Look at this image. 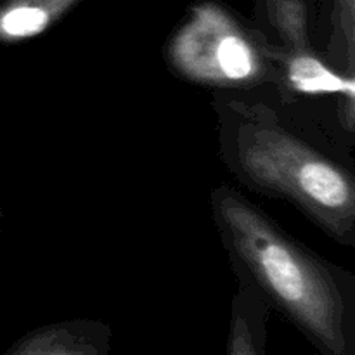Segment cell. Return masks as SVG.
<instances>
[{"mask_svg": "<svg viewBox=\"0 0 355 355\" xmlns=\"http://www.w3.org/2000/svg\"><path fill=\"white\" fill-rule=\"evenodd\" d=\"M270 309L246 284L239 283L232 300L229 355H262L266 352V322Z\"/></svg>", "mask_w": 355, "mask_h": 355, "instance_id": "ba28073f", "label": "cell"}, {"mask_svg": "<svg viewBox=\"0 0 355 355\" xmlns=\"http://www.w3.org/2000/svg\"><path fill=\"white\" fill-rule=\"evenodd\" d=\"M110 349L107 326L90 321H69L33 329L9 354L16 355H103Z\"/></svg>", "mask_w": 355, "mask_h": 355, "instance_id": "277c9868", "label": "cell"}, {"mask_svg": "<svg viewBox=\"0 0 355 355\" xmlns=\"http://www.w3.org/2000/svg\"><path fill=\"white\" fill-rule=\"evenodd\" d=\"M214 110L218 156L243 186L290 203L354 248L355 170L343 130L274 83L215 90Z\"/></svg>", "mask_w": 355, "mask_h": 355, "instance_id": "6da1fadb", "label": "cell"}, {"mask_svg": "<svg viewBox=\"0 0 355 355\" xmlns=\"http://www.w3.org/2000/svg\"><path fill=\"white\" fill-rule=\"evenodd\" d=\"M312 47L336 69L355 76V0H321Z\"/></svg>", "mask_w": 355, "mask_h": 355, "instance_id": "5b68a950", "label": "cell"}, {"mask_svg": "<svg viewBox=\"0 0 355 355\" xmlns=\"http://www.w3.org/2000/svg\"><path fill=\"white\" fill-rule=\"evenodd\" d=\"M314 0H257L255 24L281 52L311 51Z\"/></svg>", "mask_w": 355, "mask_h": 355, "instance_id": "8992f818", "label": "cell"}, {"mask_svg": "<svg viewBox=\"0 0 355 355\" xmlns=\"http://www.w3.org/2000/svg\"><path fill=\"white\" fill-rule=\"evenodd\" d=\"M211 215L239 283L324 355L355 354V277L284 231L227 184L211 191Z\"/></svg>", "mask_w": 355, "mask_h": 355, "instance_id": "7a4b0ae2", "label": "cell"}, {"mask_svg": "<svg viewBox=\"0 0 355 355\" xmlns=\"http://www.w3.org/2000/svg\"><path fill=\"white\" fill-rule=\"evenodd\" d=\"M163 58L186 82L239 90L276 82L279 51L255 21L220 0H198L168 37Z\"/></svg>", "mask_w": 355, "mask_h": 355, "instance_id": "3957f363", "label": "cell"}, {"mask_svg": "<svg viewBox=\"0 0 355 355\" xmlns=\"http://www.w3.org/2000/svg\"><path fill=\"white\" fill-rule=\"evenodd\" d=\"M82 0H0V40L23 42L47 31Z\"/></svg>", "mask_w": 355, "mask_h": 355, "instance_id": "52a82bcc", "label": "cell"}]
</instances>
